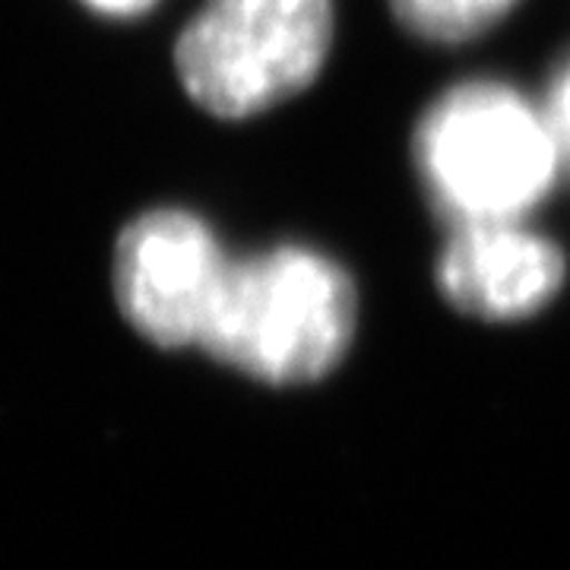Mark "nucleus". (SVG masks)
Segmentation results:
<instances>
[{"instance_id": "7", "label": "nucleus", "mask_w": 570, "mask_h": 570, "mask_svg": "<svg viewBox=\"0 0 570 570\" xmlns=\"http://www.w3.org/2000/svg\"><path fill=\"white\" fill-rule=\"evenodd\" d=\"M546 115H549L551 130H554L558 146H561V159L570 163V63L554 77Z\"/></svg>"}, {"instance_id": "3", "label": "nucleus", "mask_w": 570, "mask_h": 570, "mask_svg": "<svg viewBox=\"0 0 570 570\" xmlns=\"http://www.w3.org/2000/svg\"><path fill=\"white\" fill-rule=\"evenodd\" d=\"M330 36V0H206L178 39L175 63L194 102L235 121L307 89Z\"/></svg>"}, {"instance_id": "4", "label": "nucleus", "mask_w": 570, "mask_h": 570, "mask_svg": "<svg viewBox=\"0 0 570 570\" xmlns=\"http://www.w3.org/2000/svg\"><path fill=\"white\" fill-rule=\"evenodd\" d=\"M228 264L204 219L184 209H153L118 238L115 295L149 343L200 346Z\"/></svg>"}, {"instance_id": "2", "label": "nucleus", "mask_w": 570, "mask_h": 570, "mask_svg": "<svg viewBox=\"0 0 570 570\" xmlns=\"http://www.w3.org/2000/svg\"><path fill=\"white\" fill-rule=\"evenodd\" d=\"M355 285L311 247H273L225 269L200 346L266 384H307L346 355Z\"/></svg>"}, {"instance_id": "1", "label": "nucleus", "mask_w": 570, "mask_h": 570, "mask_svg": "<svg viewBox=\"0 0 570 570\" xmlns=\"http://www.w3.org/2000/svg\"><path fill=\"white\" fill-rule=\"evenodd\" d=\"M412 159L431 206L453 228L520 223L554 184L561 146L546 111L504 82L448 89L422 115Z\"/></svg>"}, {"instance_id": "8", "label": "nucleus", "mask_w": 570, "mask_h": 570, "mask_svg": "<svg viewBox=\"0 0 570 570\" xmlns=\"http://www.w3.org/2000/svg\"><path fill=\"white\" fill-rule=\"evenodd\" d=\"M82 3L108 17H137L142 10H149L156 0H82Z\"/></svg>"}, {"instance_id": "5", "label": "nucleus", "mask_w": 570, "mask_h": 570, "mask_svg": "<svg viewBox=\"0 0 570 570\" xmlns=\"http://www.w3.org/2000/svg\"><path fill=\"white\" fill-rule=\"evenodd\" d=\"M561 283L564 254L520 223L460 225L438 257L441 295L482 321L532 317Z\"/></svg>"}, {"instance_id": "6", "label": "nucleus", "mask_w": 570, "mask_h": 570, "mask_svg": "<svg viewBox=\"0 0 570 570\" xmlns=\"http://www.w3.org/2000/svg\"><path fill=\"white\" fill-rule=\"evenodd\" d=\"M517 0H390L396 20L428 41H469L508 17Z\"/></svg>"}]
</instances>
